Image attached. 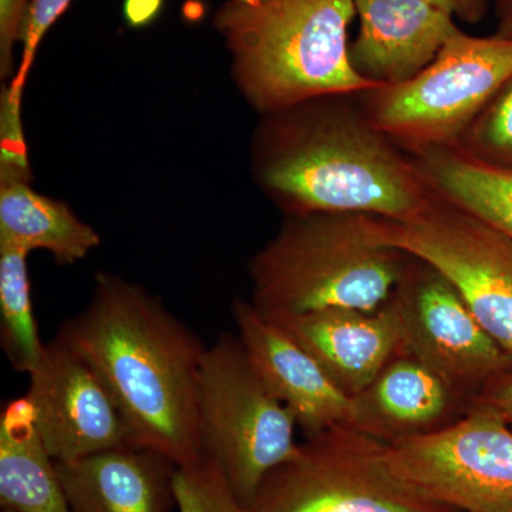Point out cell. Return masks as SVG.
<instances>
[{
	"instance_id": "7a4b0ae2",
	"label": "cell",
	"mask_w": 512,
	"mask_h": 512,
	"mask_svg": "<svg viewBox=\"0 0 512 512\" xmlns=\"http://www.w3.org/2000/svg\"><path fill=\"white\" fill-rule=\"evenodd\" d=\"M353 97H320L262 116L252 173L286 217L350 212L404 220L429 204L412 158Z\"/></svg>"
},
{
	"instance_id": "30bf717a",
	"label": "cell",
	"mask_w": 512,
	"mask_h": 512,
	"mask_svg": "<svg viewBox=\"0 0 512 512\" xmlns=\"http://www.w3.org/2000/svg\"><path fill=\"white\" fill-rule=\"evenodd\" d=\"M393 301L403 325L406 353L416 356L468 402L512 370L498 346L446 276L412 258Z\"/></svg>"
},
{
	"instance_id": "83f0119b",
	"label": "cell",
	"mask_w": 512,
	"mask_h": 512,
	"mask_svg": "<svg viewBox=\"0 0 512 512\" xmlns=\"http://www.w3.org/2000/svg\"><path fill=\"white\" fill-rule=\"evenodd\" d=\"M237 2L245 3V5H261L269 0H237Z\"/></svg>"
},
{
	"instance_id": "603a6c76",
	"label": "cell",
	"mask_w": 512,
	"mask_h": 512,
	"mask_svg": "<svg viewBox=\"0 0 512 512\" xmlns=\"http://www.w3.org/2000/svg\"><path fill=\"white\" fill-rule=\"evenodd\" d=\"M72 2L73 0H32L28 15H26L22 30H20L18 72L10 83L23 89V84L28 77L33 59H35L36 50L45 39L46 33L53 28V25Z\"/></svg>"
},
{
	"instance_id": "52a82bcc",
	"label": "cell",
	"mask_w": 512,
	"mask_h": 512,
	"mask_svg": "<svg viewBox=\"0 0 512 512\" xmlns=\"http://www.w3.org/2000/svg\"><path fill=\"white\" fill-rule=\"evenodd\" d=\"M251 512H457L393 473L386 443L335 427L299 444L256 491Z\"/></svg>"
},
{
	"instance_id": "ac0fdd59",
	"label": "cell",
	"mask_w": 512,
	"mask_h": 512,
	"mask_svg": "<svg viewBox=\"0 0 512 512\" xmlns=\"http://www.w3.org/2000/svg\"><path fill=\"white\" fill-rule=\"evenodd\" d=\"M436 197L512 241V170L484 163L458 146L407 151Z\"/></svg>"
},
{
	"instance_id": "ba28073f",
	"label": "cell",
	"mask_w": 512,
	"mask_h": 512,
	"mask_svg": "<svg viewBox=\"0 0 512 512\" xmlns=\"http://www.w3.org/2000/svg\"><path fill=\"white\" fill-rule=\"evenodd\" d=\"M431 192V191H430ZM376 238L446 276L512 359V241L441 200L404 220L373 217Z\"/></svg>"
},
{
	"instance_id": "44dd1931",
	"label": "cell",
	"mask_w": 512,
	"mask_h": 512,
	"mask_svg": "<svg viewBox=\"0 0 512 512\" xmlns=\"http://www.w3.org/2000/svg\"><path fill=\"white\" fill-rule=\"evenodd\" d=\"M457 146L484 163L512 170V77L464 131Z\"/></svg>"
},
{
	"instance_id": "ffe728a7",
	"label": "cell",
	"mask_w": 512,
	"mask_h": 512,
	"mask_svg": "<svg viewBox=\"0 0 512 512\" xmlns=\"http://www.w3.org/2000/svg\"><path fill=\"white\" fill-rule=\"evenodd\" d=\"M25 249L0 241V345L18 372L35 369L45 352L33 313Z\"/></svg>"
},
{
	"instance_id": "3957f363",
	"label": "cell",
	"mask_w": 512,
	"mask_h": 512,
	"mask_svg": "<svg viewBox=\"0 0 512 512\" xmlns=\"http://www.w3.org/2000/svg\"><path fill=\"white\" fill-rule=\"evenodd\" d=\"M355 18V0H227L212 25L231 56L239 92L265 116L303 101L380 87L350 60Z\"/></svg>"
},
{
	"instance_id": "8fae6325",
	"label": "cell",
	"mask_w": 512,
	"mask_h": 512,
	"mask_svg": "<svg viewBox=\"0 0 512 512\" xmlns=\"http://www.w3.org/2000/svg\"><path fill=\"white\" fill-rule=\"evenodd\" d=\"M29 397L47 450L74 461L130 444L123 417L99 373L59 333L29 373Z\"/></svg>"
},
{
	"instance_id": "277c9868",
	"label": "cell",
	"mask_w": 512,
	"mask_h": 512,
	"mask_svg": "<svg viewBox=\"0 0 512 512\" xmlns=\"http://www.w3.org/2000/svg\"><path fill=\"white\" fill-rule=\"evenodd\" d=\"M410 261L412 256L376 238L370 215L286 217L249 261L251 303L265 316L376 311L392 298Z\"/></svg>"
},
{
	"instance_id": "d4e9b609",
	"label": "cell",
	"mask_w": 512,
	"mask_h": 512,
	"mask_svg": "<svg viewBox=\"0 0 512 512\" xmlns=\"http://www.w3.org/2000/svg\"><path fill=\"white\" fill-rule=\"evenodd\" d=\"M473 400L490 406L512 427V370L494 379Z\"/></svg>"
},
{
	"instance_id": "4fadbf2b",
	"label": "cell",
	"mask_w": 512,
	"mask_h": 512,
	"mask_svg": "<svg viewBox=\"0 0 512 512\" xmlns=\"http://www.w3.org/2000/svg\"><path fill=\"white\" fill-rule=\"evenodd\" d=\"M266 318L274 320L308 350L336 386L352 399L394 357L406 353L402 320L393 298L372 312L325 309Z\"/></svg>"
},
{
	"instance_id": "5bb4252c",
	"label": "cell",
	"mask_w": 512,
	"mask_h": 512,
	"mask_svg": "<svg viewBox=\"0 0 512 512\" xmlns=\"http://www.w3.org/2000/svg\"><path fill=\"white\" fill-rule=\"evenodd\" d=\"M359 32L350 60L360 76L400 84L426 69L457 32V20L427 0H355Z\"/></svg>"
},
{
	"instance_id": "5b68a950",
	"label": "cell",
	"mask_w": 512,
	"mask_h": 512,
	"mask_svg": "<svg viewBox=\"0 0 512 512\" xmlns=\"http://www.w3.org/2000/svg\"><path fill=\"white\" fill-rule=\"evenodd\" d=\"M202 456L251 507L266 477L298 453L293 414L256 372L237 335L221 333L205 350L197 394Z\"/></svg>"
},
{
	"instance_id": "8992f818",
	"label": "cell",
	"mask_w": 512,
	"mask_h": 512,
	"mask_svg": "<svg viewBox=\"0 0 512 512\" xmlns=\"http://www.w3.org/2000/svg\"><path fill=\"white\" fill-rule=\"evenodd\" d=\"M512 77V39L458 29L413 79L357 94L367 119L403 150L457 146Z\"/></svg>"
},
{
	"instance_id": "e0dca14e",
	"label": "cell",
	"mask_w": 512,
	"mask_h": 512,
	"mask_svg": "<svg viewBox=\"0 0 512 512\" xmlns=\"http://www.w3.org/2000/svg\"><path fill=\"white\" fill-rule=\"evenodd\" d=\"M0 507L10 512H72L28 396L0 412Z\"/></svg>"
},
{
	"instance_id": "4316f807",
	"label": "cell",
	"mask_w": 512,
	"mask_h": 512,
	"mask_svg": "<svg viewBox=\"0 0 512 512\" xmlns=\"http://www.w3.org/2000/svg\"><path fill=\"white\" fill-rule=\"evenodd\" d=\"M494 9L495 35L512 39V0H491Z\"/></svg>"
},
{
	"instance_id": "9c48e42d",
	"label": "cell",
	"mask_w": 512,
	"mask_h": 512,
	"mask_svg": "<svg viewBox=\"0 0 512 512\" xmlns=\"http://www.w3.org/2000/svg\"><path fill=\"white\" fill-rule=\"evenodd\" d=\"M400 480L457 512H512V427L487 404L440 429L386 444Z\"/></svg>"
},
{
	"instance_id": "f1b7e54d",
	"label": "cell",
	"mask_w": 512,
	"mask_h": 512,
	"mask_svg": "<svg viewBox=\"0 0 512 512\" xmlns=\"http://www.w3.org/2000/svg\"><path fill=\"white\" fill-rule=\"evenodd\" d=\"M2 512H10V511H5V510H2Z\"/></svg>"
},
{
	"instance_id": "d6986e66",
	"label": "cell",
	"mask_w": 512,
	"mask_h": 512,
	"mask_svg": "<svg viewBox=\"0 0 512 512\" xmlns=\"http://www.w3.org/2000/svg\"><path fill=\"white\" fill-rule=\"evenodd\" d=\"M0 241L74 265L99 247L101 238L66 202L33 190L30 180L0 178Z\"/></svg>"
},
{
	"instance_id": "7c38bea8",
	"label": "cell",
	"mask_w": 512,
	"mask_h": 512,
	"mask_svg": "<svg viewBox=\"0 0 512 512\" xmlns=\"http://www.w3.org/2000/svg\"><path fill=\"white\" fill-rule=\"evenodd\" d=\"M237 336L256 372L295 417L308 437L350 427L353 399L336 386L318 360L251 301L231 306Z\"/></svg>"
},
{
	"instance_id": "484cf974",
	"label": "cell",
	"mask_w": 512,
	"mask_h": 512,
	"mask_svg": "<svg viewBox=\"0 0 512 512\" xmlns=\"http://www.w3.org/2000/svg\"><path fill=\"white\" fill-rule=\"evenodd\" d=\"M427 2L467 25L483 22L491 8V0H427Z\"/></svg>"
},
{
	"instance_id": "cb8c5ba5",
	"label": "cell",
	"mask_w": 512,
	"mask_h": 512,
	"mask_svg": "<svg viewBox=\"0 0 512 512\" xmlns=\"http://www.w3.org/2000/svg\"><path fill=\"white\" fill-rule=\"evenodd\" d=\"M30 3L32 0H0V77L8 83L18 72L16 49Z\"/></svg>"
},
{
	"instance_id": "9a60e30c",
	"label": "cell",
	"mask_w": 512,
	"mask_h": 512,
	"mask_svg": "<svg viewBox=\"0 0 512 512\" xmlns=\"http://www.w3.org/2000/svg\"><path fill=\"white\" fill-rule=\"evenodd\" d=\"M72 512H170L177 464L126 444L74 461H56Z\"/></svg>"
},
{
	"instance_id": "2e32d148",
	"label": "cell",
	"mask_w": 512,
	"mask_h": 512,
	"mask_svg": "<svg viewBox=\"0 0 512 512\" xmlns=\"http://www.w3.org/2000/svg\"><path fill=\"white\" fill-rule=\"evenodd\" d=\"M463 397L410 353L394 357L353 397L350 429L389 444L440 429L453 421Z\"/></svg>"
},
{
	"instance_id": "6da1fadb",
	"label": "cell",
	"mask_w": 512,
	"mask_h": 512,
	"mask_svg": "<svg viewBox=\"0 0 512 512\" xmlns=\"http://www.w3.org/2000/svg\"><path fill=\"white\" fill-rule=\"evenodd\" d=\"M96 369L128 440L177 466L202 457L197 394L207 346L144 286L99 272L79 315L57 330Z\"/></svg>"
},
{
	"instance_id": "7402d4cb",
	"label": "cell",
	"mask_w": 512,
	"mask_h": 512,
	"mask_svg": "<svg viewBox=\"0 0 512 512\" xmlns=\"http://www.w3.org/2000/svg\"><path fill=\"white\" fill-rule=\"evenodd\" d=\"M174 494L180 512H251L239 501L221 468L205 456L177 467Z\"/></svg>"
}]
</instances>
